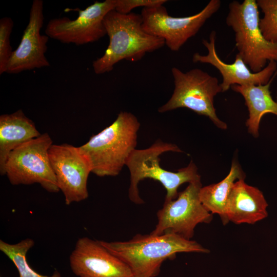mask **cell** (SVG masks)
<instances>
[{
    "mask_svg": "<svg viewBox=\"0 0 277 277\" xmlns=\"http://www.w3.org/2000/svg\"><path fill=\"white\" fill-rule=\"evenodd\" d=\"M100 242L130 268L133 277L157 276L163 263L179 252H210L197 242L173 233L137 234L128 241Z\"/></svg>",
    "mask_w": 277,
    "mask_h": 277,
    "instance_id": "obj_1",
    "label": "cell"
},
{
    "mask_svg": "<svg viewBox=\"0 0 277 277\" xmlns=\"http://www.w3.org/2000/svg\"><path fill=\"white\" fill-rule=\"evenodd\" d=\"M104 23L109 43L104 54L92 63L95 74L109 72L116 64L124 60L140 61L147 53L165 45L163 39L144 30L141 14H124L114 9L106 15Z\"/></svg>",
    "mask_w": 277,
    "mask_h": 277,
    "instance_id": "obj_2",
    "label": "cell"
},
{
    "mask_svg": "<svg viewBox=\"0 0 277 277\" xmlns=\"http://www.w3.org/2000/svg\"><path fill=\"white\" fill-rule=\"evenodd\" d=\"M140 126L134 114L121 111L112 124L78 147L91 172L100 177L117 175L136 149Z\"/></svg>",
    "mask_w": 277,
    "mask_h": 277,
    "instance_id": "obj_3",
    "label": "cell"
},
{
    "mask_svg": "<svg viewBox=\"0 0 277 277\" xmlns=\"http://www.w3.org/2000/svg\"><path fill=\"white\" fill-rule=\"evenodd\" d=\"M183 152L175 144L157 140L149 147L143 149H135L127 159L126 165L129 169L130 182L129 197L136 204L144 203L139 194L138 185L145 179L159 182L165 188L167 193L165 201L175 199L178 188L185 183L201 181V176L195 164L191 161L189 165L172 172L164 169L160 166V156L166 152Z\"/></svg>",
    "mask_w": 277,
    "mask_h": 277,
    "instance_id": "obj_4",
    "label": "cell"
},
{
    "mask_svg": "<svg viewBox=\"0 0 277 277\" xmlns=\"http://www.w3.org/2000/svg\"><path fill=\"white\" fill-rule=\"evenodd\" d=\"M256 1L230 2L226 18L235 34V46L250 70L257 73L269 62H277V44L267 41L259 26L260 13Z\"/></svg>",
    "mask_w": 277,
    "mask_h": 277,
    "instance_id": "obj_5",
    "label": "cell"
},
{
    "mask_svg": "<svg viewBox=\"0 0 277 277\" xmlns=\"http://www.w3.org/2000/svg\"><path fill=\"white\" fill-rule=\"evenodd\" d=\"M171 73L174 85L173 93L158 111L164 113L186 108L208 117L217 127L226 130L227 125L218 117L214 106V97L222 92L218 79L199 68L184 72L173 67Z\"/></svg>",
    "mask_w": 277,
    "mask_h": 277,
    "instance_id": "obj_6",
    "label": "cell"
},
{
    "mask_svg": "<svg viewBox=\"0 0 277 277\" xmlns=\"http://www.w3.org/2000/svg\"><path fill=\"white\" fill-rule=\"evenodd\" d=\"M52 145L47 133L22 144L9 155L4 175L13 185L36 183L49 192H58L60 189L48 154Z\"/></svg>",
    "mask_w": 277,
    "mask_h": 277,
    "instance_id": "obj_7",
    "label": "cell"
},
{
    "mask_svg": "<svg viewBox=\"0 0 277 277\" xmlns=\"http://www.w3.org/2000/svg\"><path fill=\"white\" fill-rule=\"evenodd\" d=\"M221 5V1L211 0L199 12L185 17L170 16L164 5L143 8L142 27L147 33L163 39L170 50L176 52L196 34Z\"/></svg>",
    "mask_w": 277,
    "mask_h": 277,
    "instance_id": "obj_8",
    "label": "cell"
},
{
    "mask_svg": "<svg viewBox=\"0 0 277 277\" xmlns=\"http://www.w3.org/2000/svg\"><path fill=\"white\" fill-rule=\"evenodd\" d=\"M202 187L201 181L189 183L175 199L165 201L162 208L157 213V224L150 234L173 233L191 240L197 224L211 222L212 214L200 199Z\"/></svg>",
    "mask_w": 277,
    "mask_h": 277,
    "instance_id": "obj_9",
    "label": "cell"
},
{
    "mask_svg": "<svg viewBox=\"0 0 277 277\" xmlns=\"http://www.w3.org/2000/svg\"><path fill=\"white\" fill-rule=\"evenodd\" d=\"M116 0L95 1L85 9L65 10L78 12V17L71 20L67 17L51 19L45 29L46 34L64 44L83 45L97 41L107 35L104 23L106 15L115 9Z\"/></svg>",
    "mask_w": 277,
    "mask_h": 277,
    "instance_id": "obj_10",
    "label": "cell"
},
{
    "mask_svg": "<svg viewBox=\"0 0 277 277\" xmlns=\"http://www.w3.org/2000/svg\"><path fill=\"white\" fill-rule=\"evenodd\" d=\"M51 168L66 205L79 202L88 196L87 181L90 166L78 147L52 144L48 151Z\"/></svg>",
    "mask_w": 277,
    "mask_h": 277,
    "instance_id": "obj_11",
    "label": "cell"
},
{
    "mask_svg": "<svg viewBox=\"0 0 277 277\" xmlns=\"http://www.w3.org/2000/svg\"><path fill=\"white\" fill-rule=\"evenodd\" d=\"M69 262L78 277H133L130 268L100 242L88 237L78 239Z\"/></svg>",
    "mask_w": 277,
    "mask_h": 277,
    "instance_id": "obj_12",
    "label": "cell"
},
{
    "mask_svg": "<svg viewBox=\"0 0 277 277\" xmlns=\"http://www.w3.org/2000/svg\"><path fill=\"white\" fill-rule=\"evenodd\" d=\"M43 10V1H33L28 23L19 45L12 52L6 73L17 74L50 66V63L45 56L49 37L41 33L44 21Z\"/></svg>",
    "mask_w": 277,
    "mask_h": 277,
    "instance_id": "obj_13",
    "label": "cell"
},
{
    "mask_svg": "<svg viewBox=\"0 0 277 277\" xmlns=\"http://www.w3.org/2000/svg\"><path fill=\"white\" fill-rule=\"evenodd\" d=\"M215 39L216 32L212 31L209 34V41L202 40L203 45L207 50V54L202 55L198 52L195 53L192 56V62L208 64L219 70L223 77L220 84L222 92L228 90L234 85H265L272 78L277 69L276 62H269L263 70L257 73L250 70L238 53L236 54L233 63H226L217 53Z\"/></svg>",
    "mask_w": 277,
    "mask_h": 277,
    "instance_id": "obj_14",
    "label": "cell"
},
{
    "mask_svg": "<svg viewBox=\"0 0 277 277\" xmlns=\"http://www.w3.org/2000/svg\"><path fill=\"white\" fill-rule=\"evenodd\" d=\"M268 204L263 192L246 183L235 181L230 191L226 209L229 222L235 224H254L268 216Z\"/></svg>",
    "mask_w": 277,
    "mask_h": 277,
    "instance_id": "obj_15",
    "label": "cell"
},
{
    "mask_svg": "<svg viewBox=\"0 0 277 277\" xmlns=\"http://www.w3.org/2000/svg\"><path fill=\"white\" fill-rule=\"evenodd\" d=\"M41 135L34 123L19 109L0 116V173L12 151L22 144Z\"/></svg>",
    "mask_w": 277,
    "mask_h": 277,
    "instance_id": "obj_16",
    "label": "cell"
},
{
    "mask_svg": "<svg viewBox=\"0 0 277 277\" xmlns=\"http://www.w3.org/2000/svg\"><path fill=\"white\" fill-rule=\"evenodd\" d=\"M272 78L265 85H238L231 87L244 98L249 115L246 121L248 132L254 137L259 136V126L262 117L271 113L277 116V102L272 98L270 86Z\"/></svg>",
    "mask_w": 277,
    "mask_h": 277,
    "instance_id": "obj_17",
    "label": "cell"
},
{
    "mask_svg": "<svg viewBox=\"0 0 277 277\" xmlns=\"http://www.w3.org/2000/svg\"><path fill=\"white\" fill-rule=\"evenodd\" d=\"M245 174L239 164L234 160L229 172L221 181L202 187L199 192L200 201L212 214H217L223 225L228 222L226 214L227 202L231 188L236 180L244 179Z\"/></svg>",
    "mask_w": 277,
    "mask_h": 277,
    "instance_id": "obj_18",
    "label": "cell"
},
{
    "mask_svg": "<svg viewBox=\"0 0 277 277\" xmlns=\"http://www.w3.org/2000/svg\"><path fill=\"white\" fill-rule=\"evenodd\" d=\"M34 242L30 238L25 239L16 244H9L0 241V250L3 252L16 267L19 277H62L61 273L55 270L50 275L37 273L29 266L27 261V254L34 246Z\"/></svg>",
    "mask_w": 277,
    "mask_h": 277,
    "instance_id": "obj_19",
    "label": "cell"
},
{
    "mask_svg": "<svg viewBox=\"0 0 277 277\" xmlns=\"http://www.w3.org/2000/svg\"><path fill=\"white\" fill-rule=\"evenodd\" d=\"M257 5L264 13L259 26L264 38L277 44V0H258Z\"/></svg>",
    "mask_w": 277,
    "mask_h": 277,
    "instance_id": "obj_20",
    "label": "cell"
},
{
    "mask_svg": "<svg viewBox=\"0 0 277 277\" xmlns=\"http://www.w3.org/2000/svg\"><path fill=\"white\" fill-rule=\"evenodd\" d=\"M14 23L10 17L0 19V74L6 72L13 50L10 44V36Z\"/></svg>",
    "mask_w": 277,
    "mask_h": 277,
    "instance_id": "obj_21",
    "label": "cell"
},
{
    "mask_svg": "<svg viewBox=\"0 0 277 277\" xmlns=\"http://www.w3.org/2000/svg\"><path fill=\"white\" fill-rule=\"evenodd\" d=\"M166 0H116L115 10L118 13L127 14L137 7L150 8L163 5Z\"/></svg>",
    "mask_w": 277,
    "mask_h": 277,
    "instance_id": "obj_22",
    "label": "cell"
}]
</instances>
